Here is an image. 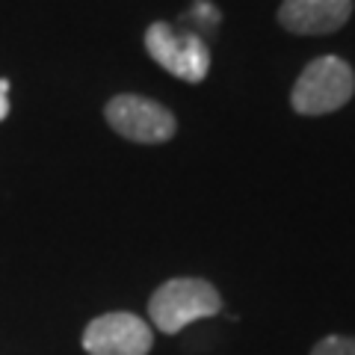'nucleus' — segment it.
I'll list each match as a JSON object with an SVG mask.
<instances>
[{"mask_svg": "<svg viewBox=\"0 0 355 355\" xmlns=\"http://www.w3.org/2000/svg\"><path fill=\"white\" fill-rule=\"evenodd\" d=\"M311 355H355V335H326L311 347Z\"/></svg>", "mask_w": 355, "mask_h": 355, "instance_id": "0eeeda50", "label": "nucleus"}, {"mask_svg": "<svg viewBox=\"0 0 355 355\" xmlns=\"http://www.w3.org/2000/svg\"><path fill=\"white\" fill-rule=\"evenodd\" d=\"M107 125L128 142H139V146H160L169 142L178 130V121L172 116V110H166L160 101L146 95H116L110 98L104 107Z\"/></svg>", "mask_w": 355, "mask_h": 355, "instance_id": "20e7f679", "label": "nucleus"}, {"mask_svg": "<svg viewBox=\"0 0 355 355\" xmlns=\"http://www.w3.org/2000/svg\"><path fill=\"white\" fill-rule=\"evenodd\" d=\"M355 95V71L340 57L311 60L291 89V107L299 116H329Z\"/></svg>", "mask_w": 355, "mask_h": 355, "instance_id": "f03ea898", "label": "nucleus"}, {"mask_svg": "<svg viewBox=\"0 0 355 355\" xmlns=\"http://www.w3.org/2000/svg\"><path fill=\"white\" fill-rule=\"evenodd\" d=\"M146 51L163 71L184 83H202L210 71V48L202 36L166 21H154L146 30Z\"/></svg>", "mask_w": 355, "mask_h": 355, "instance_id": "7ed1b4c3", "label": "nucleus"}, {"mask_svg": "<svg viewBox=\"0 0 355 355\" xmlns=\"http://www.w3.org/2000/svg\"><path fill=\"white\" fill-rule=\"evenodd\" d=\"M154 329L130 311H110L83 329L86 355H148Z\"/></svg>", "mask_w": 355, "mask_h": 355, "instance_id": "39448f33", "label": "nucleus"}, {"mask_svg": "<svg viewBox=\"0 0 355 355\" xmlns=\"http://www.w3.org/2000/svg\"><path fill=\"white\" fill-rule=\"evenodd\" d=\"M352 15V0H282L279 24L293 36H329Z\"/></svg>", "mask_w": 355, "mask_h": 355, "instance_id": "423d86ee", "label": "nucleus"}, {"mask_svg": "<svg viewBox=\"0 0 355 355\" xmlns=\"http://www.w3.org/2000/svg\"><path fill=\"white\" fill-rule=\"evenodd\" d=\"M222 311V296L210 282L205 279H169L163 282L148 299V317L154 329L163 335H178L196 320L214 317Z\"/></svg>", "mask_w": 355, "mask_h": 355, "instance_id": "f257e3e1", "label": "nucleus"}, {"mask_svg": "<svg viewBox=\"0 0 355 355\" xmlns=\"http://www.w3.org/2000/svg\"><path fill=\"white\" fill-rule=\"evenodd\" d=\"M190 21H198V24H205V36L210 30H216L219 24V9L214 3H207V0H198V3H193V9L184 15V24H190Z\"/></svg>", "mask_w": 355, "mask_h": 355, "instance_id": "6e6552de", "label": "nucleus"}, {"mask_svg": "<svg viewBox=\"0 0 355 355\" xmlns=\"http://www.w3.org/2000/svg\"><path fill=\"white\" fill-rule=\"evenodd\" d=\"M9 116V98H6V92L0 89V121H3Z\"/></svg>", "mask_w": 355, "mask_h": 355, "instance_id": "1a4fd4ad", "label": "nucleus"}]
</instances>
